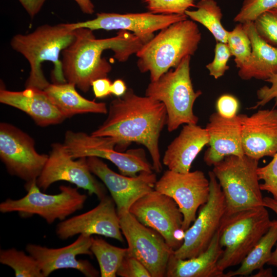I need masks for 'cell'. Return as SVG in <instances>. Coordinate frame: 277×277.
I'll return each instance as SVG.
<instances>
[{"instance_id":"1","label":"cell","mask_w":277,"mask_h":277,"mask_svg":"<svg viewBox=\"0 0 277 277\" xmlns=\"http://www.w3.org/2000/svg\"><path fill=\"white\" fill-rule=\"evenodd\" d=\"M167 119L162 102L138 95L128 88L123 95L111 101L107 118L91 134L111 138L116 143L115 149L132 143L143 145L151 156L153 170L160 172L159 138Z\"/></svg>"},{"instance_id":"2","label":"cell","mask_w":277,"mask_h":277,"mask_svg":"<svg viewBox=\"0 0 277 277\" xmlns=\"http://www.w3.org/2000/svg\"><path fill=\"white\" fill-rule=\"evenodd\" d=\"M74 30V41L62 51V70L67 82L84 92L90 89L94 81L107 77L111 70L110 63L102 57L103 51L111 50L115 58L124 62L145 44L127 31L119 30L115 36L96 39L89 29Z\"/></svg>"},{"instance_id":"3","label":"cell","mask_w":277,"mask_h":277,"mask_svg":"<svg viewBox=\"0 0 277 277\" xmlns=\"http://www.w3.org/2000/svg\"><path fill=\"white\" fill-rule=\"evenodd\" d=\"M75 37V30L67 23L42 25L30 33L18 34L13 37L10 42L12 48L22 54L30 66L26 88L44 90L50 84L42 70L41 64L47 61L54 64L53 77L55 83L67 82L60 54L72 44Z\"/></svg>"},{"instance_id":"4","label":"cell","mask_w":277,"mask_h":277,"mask_svg":"<svg viewBox=\"0 0 277 277\" xmlns=\"http://www.w3.org/2000/svg\"><path fill=\"white\" fill-rule=\"evenodd\" d=\"M202 35L197 24L187 18L161 30L135 54L142 73L149 72L150 82L157 80L171 68L197 49Z\"/></svg>"},{"instance_id":"5","label":"cell","mask_w":277,"mask_h":277,"mask_svg":"<svg viewBox=\"0 0 277 277\" xmlns=\"http://www.w3.org/2000/svg\"><path fill=\"white\" fill-rule=\"evenodd\" d=\"M191 56L185 57L174 70L170 69L157 80L150 82L145 95L162 102L167 112L169 132L183 124H197L199 118L193 110L195 100L202 94L195 91L190 73Z\"/></svg>"},{"instance_id":"6","label":"cell","mask_w":277,"mask_h":277,"mask_svg":"<svg viewBox=\"0 0 277 277\" xmlns=\"http://www.w3.org/2000/svg\"><path fill=\"white\" fill-rule=\"evenodd\" d=\"M272 221L264 206L223 216L219 229V243L223 252L217 265L224 270L241 264L268 231Z\"/></svg>"},{"instance_id":"7","label":"cell","mask_w":277,"mask_h":277,"mask_svg":"<svg viewBox=\"0 0 277 277\" xmlns=\"http://www.w3.org/2000/svg\"><path fill=\"white\" fill-rule=\"evenodd\" d=\"M259 161L246 155H230L213 166L223 191L226 215L263 206L258 175Z\"/></svg>"},{"instance_id":"8","label":"cell","mask_w":277,"mask_h":277,"mask_svg":"<svg viewBox=\"0 0 277 277\" xmlns=\"http://www.w3.org/2000/svg\"><path fill=\"white\" fill-rule=\"evenodd\" d=\"M27 193L18 200L7 199L0 204L3 213L16 212L22 216L37 215L47 223L52 224L65 219L82 209L87 200L86 194L81 193L77 188L61 186L60 192L48 194L41 191L36 181L27 184Z\"/></svg>"},{"instance_id":"9","label":"cell","mask_w":277,"mask_h":277,"mask_svg":"<svg viewBox=\"0 0 277 277\" xmlns=\"http://www.w3.org/2000/svg\"><path fill=\"white\" fill-rule=\"evenodd\" d=\"M63 144L72 158L95 156L108 160L124 175L135 176L141 172H152L153 170L143 150L118 151L115 149V142L109 137L68 130L65 133Z\"/></svg>"},{"instance_id":"10","label":"cell","mask_w":277,"mask_h":277,"mask_svg":"<svg viewBox=\"0 0 277 277\" xmlns=\"http://www.w3.org/2000/svg\"><path fill=\"white\" fill-rule=\"evenodd\" d=\"M118 216L121 231L128 244L127 254L141 262L151 277L166 276L174 250L161 234L141 223L129 211Z\"/></svg>"},{"instance_id":"11","label":"cell","mask_w":277,"mask_h":277,"mask_svg":"<svg viewBox=\"0 0 277 277\" xmlns=\"http://www.w3.org/2000/svg\"><path fill=\"white\" fill-rule=\"evenodd\" d=\"M129 212L141 223L161 234L173 250L182 245L183 215L170 196L154 189L135 201Z\"/></svg>"},{"instance_id":"12","label":"cell","mask_w":277,"mask_h":277,"mask_svg":"<svg viewBox=\"0 0 277 277\" xmlns=\"http://www.w3.org/2000/svg\"><path fill=\"white\" fill-rule=\"evenodd\" d=\"M208 175L209 199L201 206L192 225L185 231L182 245L173 253L176 258L190 259L206 251L219 230L225 214V200L221 186L212 171H209Z\"/></svg>"},{"instance_id":"13","label":"cell","mask_w":277,"mask_h":277,"mask_svg":"<svg viewBox=\"0 0 277 277\" xmlns=\"http://www.w3.org/2000/svg\"><path fill=\"white\" fill-rule=\"evenodd\" d=\"M49 155L38 153L28 134L7 123L0 124V157L8 172L26 181H36Z\"/></svg>"},{"instance_id":"14","label":"cell","mask_w":277,"mask_h":277,"mask_svg":"<svg viewBox=\"0 0 277 277\" xmlns=\"http://www.w3.org/2000/svg\"><path fill=\"white\" fill-rule=\"evenodd\" d=\"M154 189L176 202L183 215L182 229L185 231L195 221L198 209L207 202L210 182L201 170L182 173L168 169L157 180Z\"/></svg>"},{"instance_id":"15","label":"cell","mask_w":277,"mask_h":277,"mask_svg":"<svg viewBox=\"0 0 277 277\" xmlns=\"http://www.w3.org/2000/svg\"><path fill=\"white\" fill-rule=\"evenodd\" d=\"M77 159L72 157L64 144H53L47 161L36 180L38 187L45 191L55 182L67 181L100 200L103 198L106 195V190L93 176L87 157Z\"/></svg>"},{"instance_id":"16","label":"cell","mask_w":277,"mask_h":277,"mask_svg":"<svg viewBox=\"0 0 277 277\" xmlns=\"http://www.w3.org/2000/svg\"><path fill=\"white\" fill-rule=\"evenodd\" d=\"M87 161L92 173L109 191L118 215L128 212L135 201L154 189L157 179L153 171H143L135 176H129L113 171L99 157L89 156Z\"/></svg>"},{"instance_id":"17","label":"cell","mask_w":277,"mask_h":277,"mask_svg":"<svg viewBox=\"0 0 277 277\" xmlns=\"http://www.w3.org/2000/svg\"><path fill=\"white\" fill-rule=\"evenodd\" d=\"M187 17L186 14L164 15L150 12L126 14L99 13L93 19L67 24L73 30L85 28L92 31L98 29L127 31L146 43L154 36V32Z\"/></svg>"},{"instance_id":"18","label":"cell","mask_w":277,"mask_h":277,"mask_svg":"<svg viewBox=\"0 0 277 277\" xmlns=\"http://www.w3.org/2000/svg\"><path fill=\"white\" fill-rule=\"evenodd\" d=\"M55 232L63 240L76 234H97L124 241L115 203L107 195L91 210L60 222Z\"/></svg>"},{"instance_id":"19","label":"cell","mask_w":277,"mask_h":277,"mask_svg":"<svg viewBox=\"0 0 277 277\" xmlns=\"http://www.w3.org/2000/svg\"><path fill=\"white\" fill-rule=\"evenodd\" d=\"M92 238L80 234L73 243L59 248L29 244L26 250L36 260L44 277L58 269L67 268L76 269L87 277H95L98 276L99 272L90 262L76 258L79 255L93 254L90 249Z\"/></svg>"},{"instance_id":"20","label":"cell","mask_w":277,"mask_h":277,"mask_svg":"<svg viewBox=\"0 0 277 277\" xmlns=\"http://www.w3.org/2000/svg\"><path fill=\"white\" fill-rule=\"evenodd\" d=\"M244 114L227 118L218 112L212 113L206 129L209 136V147L204 161L208 166H214L230 155H245L242 146V127Z\"/></svg>"},{"instance_id":"21","label":"cell","mask_w":277,"mask_h":277,"mask_svg":"<svg viewBox=\"0 0 277 277\" xmlns=\"http://www.w3.org/2000/svg\"><path fill=\"white\" fill-rule=\"evenodd\" d=\"M242 146L244 154L259 160L273 157L277 151V109L259 110L244 114Z\"/></svg>"},{"instance_id":"22","label":"cell","mask_w":277,"mask_h":277,"mask_svg":"<svg viewBox=\"0 0 277 277\" xmlns=\"http://www.w3.org/2000/svg\"><path fill=\"white\" fill-rule=\"evenodd\" d=\"M0 102L23 111L41 127L60 124L66 118L42 90L26 88L13 91L1 88Z\"/></svg>"},{"instance_id":"23","label":"cell","mask_w":277,"mask_h":277,"mask_svg":"<svg viewBox=\"0 0 277 277\" xmlns=\"http://www.w3.org/2000/svg\"><path fill=\"white\" fill-rule=\"evenodd\" d=\"M206 129L197 124H185L180 134L168 146L163 163L168 169L185 173L203 147L208 145Z\"/></svg>"},{"instance_id":"24","label":"cell","mask_w":277,"mask_h":277,"mask_svg":"<svg viewBox=\"0 0 277 277\" xmlns=\"http://www.w3.org/2000/svg\"><path fill=\"white\" fill-rule=\"evenodd\" d=\"M243 24L251 42V53L248 61L239 69L238 75L243 80L255 78L266 81L277 74V47L259 35L254 22Z\"/></svg>"},{"instance_id":"25","label":"cell","mask_w":277,"mask_h":277,"mask_svg":"<svg viewBox=\"0 0 277 277\" xmlns=\"http://www.w3.org/2000/svg\"><path fill=\"white\" fill-rule=\"evenodd\" d=\"M223 252L218 230L206 250L198 256L181 259L173 254L168 262L166 276L225 277V273L217 265Z\"/></svg>"},{"instance_id":"26","label":"cell","mask_w":277,"mask_h":277,"mask_svg":"<svg viewBox=\"0 0 277 277\" xmlns=\"http://www.w3.org/2000/svg\"><path fill=\"white\" fill-rule=\"evenodd\" d=\"M75 87L68 82L50 84L44 91L66 118L78 114L108 113L106 103L84 98L77 92Z\"/></svg>"},{"instance_id":"27","label":"cell","mask_w":277,"mask_h":277,"mask_svg":"<svg viewBox=\"0 0 277 277\" xmlns=\"http://www.w3.org/2000/svg\"><path fill=\"white\" fill-rule=\"evenodd\" d=\"M277 242V220L272 221L270 227L244 259L240 267L225 273V277L246 276L268 263L272 249Z\"/></svg>"},{"instance_id":"28","label":"cell","mask_w":277,"mask_h":277,"mask_svg":"<svg viewBox=\"0 0 277 277\" xmlns=\"http://www.w3.org/2000/svg\"><path fill=\"white\" fill-rule=\"evenodd\" d=\"M195 10H188L185 14L192 21L205 27L213 35L216 42L227 43L228 31L222 24L223 14L214 0H201Z\"/></svg>"},{"instance_id":"29","label":"cell","mask_w":277,"mask_h":277,"mask_svg":"<svg viewBox=\"0 0 277 277\" xmlns=\"http://www.w3.org/2000/svg\"><path fill=\"white\" fill-rule=\"evenodd\" d=\"M98 262L102 277H115L117 270L127 253V248L118 247L102 238H92L90 248Z\"/></svg>"},{"instance_id":"30","label":"cell","mask_w":277,"mask_h":277,"mask_svg":"<svg viewBox=\"0 0 277 277\" xmlns=\"http://www.w3.org/2000/svg\"><path fill=\"white\" fill-rule=\"evenodd\" d=\"M0 262L11 267L16 277H44L36 260L15 248L1 250Z\"/></svg>"},{"instance_id":"31","label":"cell","mask_w":277,"mask_h":277,"mask_svg":"<svg viewBox=\"0 0 277 277\" xmlns=\"http://www.w3.org/2000/svg\"><path fill=\"white\" fill-rule=\"evenodd\" d=\"M227 44L231 55L234 56L236 67L240 68L248 61L251 53V42L243 24L239 23L228 32Z\"/></svg>"},{"instance_id":"32","label":"cell","mask_w":277,"mask_h":277,"mask_svg":"<svg viewBox=\"0 0 277 277\" xmlns=\"http://www.w3.org/2000/svg\"><path fill=\"white\" fill-rule=\"evenodd\" d=\"M277 8V0H244L233 21L244 24L253 22L263 13Z\"/></svg>"},{"instance_id":"33","label":"cell","mask_w":277,"mask_h":277,"mask_svg":"<svg viewBox=\"0 0 277 277\" xmlns=\"http://www.w3.org/2000/svg\"><path fill=\"white\" fill-rule=\"evenodd\" d=\"M149 12L157 14H185L195 7V0H142Z\"/></svg>"},{"instance_id":"34","label":"cell","mask_w":277,"mask_h":277,"mask_svg":"<svg viewBox=\"0 0 277 277\" xmlns=\"http://www.w3.org/2000/svg\"><path fill=\"white\" fill-rule=\"evenodd\" d=\"M253 22L259 35L269 44L277 47V8L263 13Z\"/></svg>"},{"instance_id":"35","label":"cell","mask_w":277,"mask_h":277,"mask_svg":"<svg viewBox=\"0 0 277 277\" xmlns=\"http://www.w3.org/2000/svg\"><path fill=\"white\" fill-rule=\"evenodd\" d=\"M231 56L227 44L217 42L215 46L214 57L211 62L206 66L209 75L215 79L222 77L229 69L227 63Z\"/></svg>"},{"instance_id":"36","label":"cell","mask_w":277,"mask_h":277,"mask_svg":"<svg viewBox=\"0 0 277 277\" xmlns=\"http://www.w3.org/2000/svg\"><path fill=\"white\" fill-rule=\"evenodd\" d=\"M272 157L268 164L258 167V175L259 180L264 181L260 184L261 190L270 193L277 200V151Z\"/></svg>"},{"instance_id":"37","label":"cell","mask_w":277,"mask_h":277,"mask_svg":"<svg viewBox=\"0 0 277 277\" xmlns=\"http://www.w3.org/2000/svg\"><path fill=\"white\" fill-rule=\"evenodd\" d=\"M116 274L122 277H151L148 270L141 262L127 253L123 259Z\"/></svg>"},{"instance_id":"38","label":"cell","mask_w":277,"mask_h":277,"mask_svg":"<svg viewBox=\"0 0 277 277\" xmlns=\"http://www.w3.org/2000/svg\"><path fill=\"white\" fill-rule=\"evenodd\" d=\"M265 82L269 83L271 86H264L258 90L256 95L259 101L250 109H255L259 107H263L273 100L275 102L274 106H277V74Z\"/></svg>"},{"instance_id":"39","label":"cell","mask_w":277,"mask_h":277,"mask_svg":"<svg viewBox=\"0 0 277 277\" xmlns=\"http://www.w3.org/2000/svg\"><path fill=\"white\" fill-rule=\"evenodd\" d=\"M217 112L221 116L231 118L237 114L239 103L237 98L230 94L221 95L217 100Z\"/></svg>"},{"instance_id":"40","label":"cell","mask_w":277,"mask_h":277,"mask_svg":"<svg viewBox=\"0 0 277 277\" xmlns=\"http://www.w3.org/2000/svg\"><path fill=\"white\" fill-rule=\"evenodd\" d=\"M110 80L107 77L98 78L92 83L93 91L96 98H104L111 94Z\"/></svg>"},{"instance_id":"41","label":"cell","mask_w":277,"mask_h":277,"mask_svg":"<svg viewBox=\"0 0 277 277\" xmlns=\"http://www.w3.org/2000/svg\"><path fill=\"white\" fill-rule=\"evenodd\" d=\"M32 18L41 10L46 0H18Z\"/></svg>"},{"instance_id":"42","label":"cell","mask_w":277,"mask_h":277,"mask_svg":"<svg viewBox=\"0 0 277 277\" xmlns=\"http://www.w3.org/2000/svg\"><path fill=\"white\" fill-rule=\"evenodd\" d=\"M127 90L126 85L122 80L117 79L111 84L110 88L111 94L116 96H122L125 93Z\"/></svg>"},{"instance_id":"43","label":"cell","mask_w":277,"mask_h":277,"mask_svg":"<svg viewBox=\"0 0 277 277\" xmlns=\"http://www.w3.org/2000/svg\"><path fill=\"white\" fill-rule=\"evenodd\" d=\"M81 10L86 14H91L94 11V6L91 0H74Z\"/></svg>"},{"instance_id":"44","label":"cell","mask_w":277,"mask_h":277,"mask_svg":"<svg viewBox=\"0 0 277 277\" xmlns=\"http://www.w3.org/2000/svg\"><path fill=\"white\" fill-rule=\"evenodd\" d=\"M263 206L272 210L277 215V200L273 197H263Z\"/></svg>"},{"instance_id":"45","label":"cell","mask_w":277,"mask_h":277,"mask_svg":"<svg viewBox=\"0 0 277 277\" xmlns=\"http://www.w3.org/2000/svg\"><path fill=\"white\" fill-rule=\"evenodd\" d=\"M259 272L253 275L254 277H270L273 276L272 270L271 268L264 269L263 267L259 269Z\"/></svg>"},{"instance_id":"46","label":"cell","mask_w":277,"mask_h":277,"mask_svg":"<svg viewBox=\"0 0 277 277\" xmlns=\"http://www.w3.org/2000/svg\"><path fill=\"white\" fill-rule=\"evenodd\" d=\"M267 264L277 267V245L274 251L272 252L271 257Z\"/></svg>"}]
</instances>
